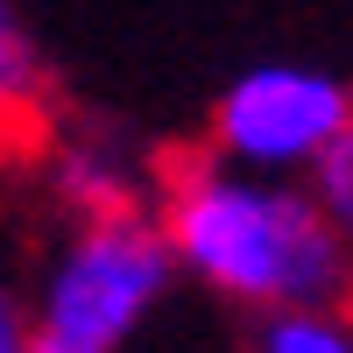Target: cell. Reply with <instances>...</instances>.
Listing matches in <instances>:
<instances>
[{
    "label": "cell",
    "instance_id": "cell-8",
    "mask_svg": "<svg viewBox=\"0 0 353 353\" xmlns=\"http://www.w3.org/2000/svg\"><path fill=\"white\" fill-rule=\"evenodd\" d=\"M28 346V318H21V297L0 283V353H21Z\"/></svg>",
    "mask_w": 353,
    "mask_h": 353
},
{
    "label": "cell",
    "instance_id": "cell-4",
    "mask_svg": "<svg viewBox=\"0 0 353 353\" xmlns=\"http://www.w3.org/2000/svg\"><path fill=\"white\" fill-rule=\"evenodd\" d=\"M43 191H50V205L71 226H85V219H128V212H149L156 170L141 163V149H128L121 134L78 128V134H57L43 149Z\"/></svg>",
    "mask_w": 353,
    "mask_h": 353
},
{
    "label": "cell",
    "instance_id": "cell-7",
    "mask_svg": "<svg viewBox=\"0 0 353 353\" xmlns=\"http://www.w3.org/2000/svg\"><path fill=\"white\" fill-rule=\"evenodd\" d=\"M304 191L318 198V212H325L346 241H353V121L332 134V149L311 163V176H304Z\"/></svg>",
    "mask_w": 353,
    "mask_h": 353
},
{
    "label": "cell",
    "instance_id": "cell-5",
    "mask_svg": "<svg viewBox=\"0 0 353 353\" xmlns=\"http://www.w3.org/2000/svg\"><path fill=\"white\" fill-rule=\"evenodd\" d=\"M50 92V71H43V43L28 36L21 21V0H0V128L43 113Z\"/></svg>",
    "mask_w": 353,
    "mask_h": 353
},
{
    "label": "cell",
    "instance_id": "cell-3",
    "mask_svg": "<svg viewBox=\"0 0 353 353\" xmlns=\"http://www.w3.org/2000/svg\"><path fill=\"white\" fill-rule=\"evenodd\" d=\"M346 121H353V85L339 71L304 64V57H261L219 85L212 121H205V156L304 184Z\"/></svg>",
    "mask_w": 353,
    "mask_h": 353
},
{
    "label": "cell",
    "instance_id": "cell-1",
    "mask_svg": "<svg viewBox=\"0 0 353 353\" xmlns=\"http://www.w3.org/2000/svg\"><path fill=\"white\" fill-rule=\"evenodd\" d=\"M156 226L176 276L248 318L353 304V241L297 176H254L219 156H191L156 184Z\"/></svg>",
    "mask_w": 353,
    "mask_h": 353
},
{
    "label": "cell",
    "instance_id": "cell-6",
    "mask_svg": "<svg viewBox=\"0 0 353 353\" xmlns=\"http://www.w3.org/2000/svg\"><path fill=\"white\" fill-rule=\"evenodd\" d=\"M248 353H353V311H269L254 318Z\"/></svg>",
    "mask_w": 353,
    "mask_h": 353
},
{
    "label": "cell",
    "instance_id": "cell-9",
    "mask_svg": "<svg viewBox=\"0 0 353 353\" xmlns=\"http://www.w3.org/2000/svg\"><path fill=\"white\" fill-rule=\"evenodd\" d=\"M0 149H8V128H0Z\"/></svg>",
    "mask_w": 353,
    "mask_h": 353
},
{
    "label": "cell",
    "instance_id": "cell-2",
    "mask_svg": "<svg viewBox=\"0 0 353 353\" xmlns=\"http://www.w3.org/2000/svg\"><path fill=\"white\" fill-rule=\"evenodd\" d=\"M176 261L163 248L156 212L85 219L50 248L28 283V346L21 353H121L163 311Z\"/></svg>",
    "mask_w": 353,
    "mask_h": 353
}]
</instances>
